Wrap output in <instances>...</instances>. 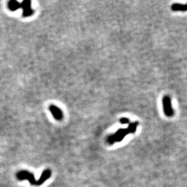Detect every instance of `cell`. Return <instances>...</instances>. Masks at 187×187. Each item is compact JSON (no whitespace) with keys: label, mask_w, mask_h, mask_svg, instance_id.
<instances>
[{"label":"cell","mask_w":187,"mask_h":187,"mask_svg":"<svg viewBox=\"0 0 187 187\" xmlns=\"http://www.w3.org/2000/svg\"><path fill=\"white\" fill-rule=\"evenodd\" d=\"M130 134V132L127 128H122L119 129L115 132L114 134L110 135L107 138V142L108 143L112 144L114 143L115 142H120L123 139H124V137Z\"/></svg>","instance_id":"cell-1"},{"label":"cell","mask_w":187,"mask_h":187,"mask_svg":"<svg viewBox=\"0 0 187 187\" xmlns=\"http://www.w3.org/2000/svg\"><path fill=\"white\" fill-rule=\"evenodd\" d=\"M16 177H17V178L19 180H24V179H27V180L29 182V183L31 184H32V185L39 186L42 184L40 180L38 181L35 180L34 175L31 173L27 171V170H21V171L16 174Z\"/></svg>","instance_id":"cell-2"},{"label":"cell","mask_w":187,"mask_h":187,"mask_svg":"<svg viewBox=\"0 0 187 187\" xmlns=\"http://www.w3.org/2000/svg\"><path fill=\"white\" fill-rule=\"evenodd\" d=\"M163 108L166 115L169 117H171L173 115L174 112L171 106V99L169 96H164L162 99Z\"/></svg>","instance_id":"cell-3"},{"label":"cell","mask_w":187,"mask_h":187,"mask_svg":"<svg viewBox=\"0 0 187 187\" xmlns=\"http://www.w3.org/2000/svg\"><path fill=\"white\" fill-rule=\"evenodd\" d=\"M49 110H50V112H51L52 114H53V117L55 118L56 120L60 121L63 119V113L60 109L57 107V106L54 105H51L49 106Z\"/></svg>","instance_id":"cell-4"},{"label":"cell","mask_w":187,"mask_h":187,"mask_svg":"<svg viewBox=\"0 0 187 187\" xmlns=\"http://www.w3.org/2000/svg\"><path fill=\"white\" fill-rule=\"evenodd\" d=\"M171 9L174 11H187V4H174L172 5Z\"/></svg>","instance_id":"cell-5"},{"label":"cell","mask_w":187,"mask_h":187,"mask_svg":"<svg viewBox=\"0 0 187 187\" xmlns=\"http://www.w3.org/2000/svg\"><path fill=\"white\" fill-rule=\"evenodd\" d=\"M8 7L11 11H16L21 8V4L17 1H11L8 3Z\"/></svg>","instance_id":"cell-6"},{"label":"cell","mask_w":187,"mask_h":187,"mask_svg":"<svg viewBox=\"0 0 187 187\" xmlns=\"http://www.w3.org/2000/svg\"><path fill=\"white\" fill-rule=\"evenodd\" d=\"M139 125V122L135 121V122H132L130 123L128 127H127V130L130 132V133H134L136 132L137 126Z\"/></svg>","instance_id":"cell-7"},{"label":"cell","mask_w":187,"mask_h":187,"mask_svg":"<svg viewBox=\"0 0 187 187\" xmlns=\"http://www.w3.org/2000/svg\"><path fill=\"white\" fill-rule=\"evenodd\" d=\"M21 4V8L23 9V11H27L28 10V9L31 8V2L28 1V0H25V1H24L22 2V4Z\"/></svg>","instance_id":"cell-8"},{"label":"cell","mask_w":187,"mask_h":187,"mask_svg":"<svg viewBox=\"0 0 187 187\" xmlns=\"http://www.w3.org/2000/svg\"><path fill=\"white\" fill-rule=\"evenodd\" d=\"M34 13V11L33 10L32 8H31L27 11H23L22 15H23V17L27 18V17H29V16L32 15Z\"/></svg>","instance_id":"cell-9"},{"label":"cell","mask_w":187,"mask_h":187,"mask_svg":"<svg viewBox=\"0 0 187 187\" xmlns=\"http://www.w3.org/2000/svg\"><path fill=\"white\" fill-rule=\"evenodd\" d=\"M120 123L121 124H129L130 123V120L127 119V118H121V119H120Z\"/></svg>","instance_id":"cell-10"}]
</instances>
